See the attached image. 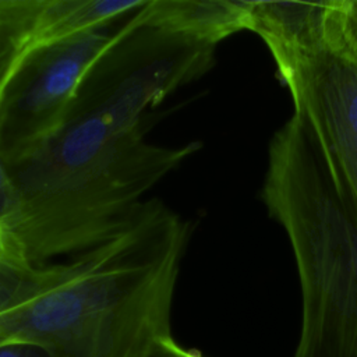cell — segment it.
Instances as JSON below:
<instances>
[{
	"label": "cell",
	"instance_id": "obj_1",
	"mask_svg": "<svg viewBox=\"0 0 357 357\" xmlns=\"http://www.w3.org/2000/svg\"><path fill=\"white\" fill-rule=\"evenodd\" d=\"M215 49L132 13L85 73L56 132L6 165L20 199L8 250L46 265L121 233L141 197L199 148L149 144L144 110L202 77Z\"/></svg>",
	"mask_w": 357,
	"mask_h": 357
},
{
	"label": "cell",
	"instance_id": "obj_2",
	"mask_svg": "<svg viewBox=\"0 0 357 357\" xmlns=\"http://www.w3.org/2000/svg\"><path fill=\"white\" fill-rule=\"evenodd\" d=\"M188 223L153 198L71 271L0 314V344L31 342L52 357H148L172 336V307Z\"/></svg>",
	"mask_w": 357,
	"mask_h": 357
},
{
	"label": "cell",
	"instance_id": "obj_3",
	"mask_svg": "<svg viewBox=\"0 0 357 357\" xmlns=\"http://www.w3.org/2000/svg\"><path fill=\"white\" fill-rule=\"evenodd\" d=\"M261 197L297 266L303 312L293 357H357V208L296 116L269 142Z\"/></svg>",
	"mask_w": 357,
	"mask_h": 357
},
{
	"label": "cell",
	"instance_id": "obj_4",
	"mask_svg": "<svg viewBox=\"0 0 357 357\" xmlns=\"http://www.w3.org/2000/svg\"><path fill=\"white\" fill-rule=\"evenodd\" d=\"M120 25L32 43L25 50L0 96V158L6 165L28 158L56 132L81 79Z\"/></svg>",
	"mask_w": 357,
	"mask_h": 357
},
{
	"label": "cell",
	"instance_id": "obj_5",
	"mask_svg": "<svg viewBox=\"0 0 357 357\" xmlns=\"http://www.w3.org/2000/svg\"><path fill=\"white\" fill-rule=\"evenodd\" d=\"M294 114L340 192L357 208V53L335 36L312 49L272 56Z\"/></svg>",
	"mask_w": 357,
	"mask_h": 357
},
{
	"label": "cell",
	"instance_id": "obj_6",
	"mask_svg": "<svg viewBox=\"0 0 357 357\" xmlns=\"http://www.w3.org/2000/svg\"><path fill=\"white\" fill-rule=\"evenodd\" d=\"M340 0L251 1L248 31L255 32L272 56L317 47L337 31Z\"/></svg>",
	"mask_w": 357,
	"mask_h": 357
},
{
	"label": "cell",
	"instance_id": "obj_7",
	"mask_svg": "<svg viewBox=\"0 0 357 357\" xmlns=\"http://www.w3.org/2000/svg\"><path fill=\"white\" fill-rule=\"evenodd\" d=\"M251 1L149 0L144 15L158 25L218 46L225 38L248 31Z\"/></svg>",
	"mask_w": 357,
	"mask_h": 357
},
{
	"label": "cell",
	"instance_id": "obj_8",
	"mask_svg": "<svg viewBox=\"0 0 357 357\" xmlns=\"http://www.w3.org/2000/svg\"><path fill=\"white\" fill-rule=\"evenodd\" d=\"M148 0H45L32 43L102 28L142 8Z\"/></svg>",
	"mask_w": 357,
	"mask_h": 357
},
{
	"label": "cell",
	"instance_id": "obj_9",
	"mask_svg": "<svg viewBox=\"0 0 357 357\" xmlns=\"http://www.w3.org/2000/svg\"><path fill=\"white\" fill-rule=\"evenodd\" d=\"M45 0H0V96L25 50L32 45Z\"/></svg>",
	"mask_w": 357,
	"mask_h": 357
},
{
	"label": "cell",
	"instance_id": "obj_10",
	"mask_svg": "<svg viewBox=\"0 0 357 357\" xmlns=\"http://www.w3.org/2000/svg\"><path fill=\"white\" fill-rule=\"evenodd\" d=\"M20 209V199L4 160L0 158V234L6 243ZM7 247V243H6Z\"/></svg>",
	"mask_w": 357,
	"mask_h": 357
},
{
	"label": "cell",
	"instance_id": "obj_11",
	"mask_svg": "<svg viewBox=\"0 0 357 357\" xmlns=\"http://www.w3.org/2000/svg\"><path fill=\"white\" fill-rule=\"evenodd\" d=\"M342 25L347 46L357 53V0H342Z\"/></svg>",
	"mask_w": 357,
	"mask_h": 357
},
{
	"label": "cell",
	"instance_id": "obj_12",
	"mask_svg": "<svg viewBox=\"0 0 357 357\" xmlns=\"http://www.w3.org/2000/svg\"><path fill=\"white\" fill-rule=\"evenodd\" d=\"M0 357H52L49 350L31 342H10L0 344Z\"/></svg>",
	"mask_w": 357,
	"mask_h": 357
},
{
	"label": "cell",
	"instance_id": "obj_13",
	"mask_svg": "<svg viewBox=\"0 0 357 357\" xmlns=\"http://www.w3.org/2000/svg\"><path fill=\"white\" fill-rule=\"evenodd\" d=\"M148 357H204L199 351L178 344L173 335L160 339Z\"/></svg>",
	"mask_w": 357,
	"mask_h": 357
},
{
	"label": "cell",
	"instance_id": "obj_14",
	"mask_svg": "<svg viewBox=\"0 0 357 357\" xmlns=\"http://www.w3.org/2000/svg\"><path fill=\"white\" fill-rule=\"evenodd\" d=\"M0 247H1V248H7V247H6V243H4L3 237H1V234H0ZM7 250H8V248H7ZM8 251H10V250H8Z\"/></svg>",
	"mask_w": 357,
	"mask_h": 357
}]
</instances>
